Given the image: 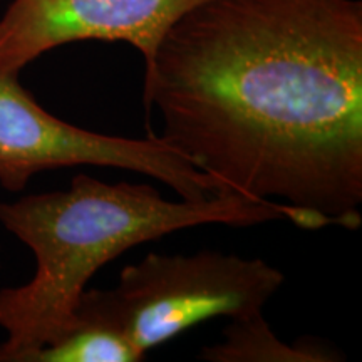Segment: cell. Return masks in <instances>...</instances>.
Wrapping results in <instances>:
<instances>
[{
	"mask_svg": "<svg viewBox=\"0 0 362 362\" xmlns=\"http://www.w3.org/2000/svg\"><path fill=\"white\" fill-rule=\"evenodd\" d=\"M144 356L117 330L76 315L64 334L25 352L17 362H139Z\"/></svg>",
	"mask_w": 362,
	"mask_h": 362,
	"instance_id": "7",
	"label": "cell"
},
{
	"mask_svg": "<svg viewBox=\"0 0 362 362\" xmlns=\"http://www.w3.org/2000/svg\"><path fill=\"white\" fill-rule=\"evenodd\" d=\"M0 74V185L21 192L39 171L106 166L136 171L173 188L181 200L198 202L225 192L160 136L146 139L107 136L78 128L44 111L19 81Z\"/></svg>",
	"mask_w": 362,
	"mask_h": 362,
	"instance_id": "4",
	"label": "cell"
},
{
	"mask_svg": "<svg viewBox=\"0 0 362 362\" xmlns=\"http://www.w3.org/2000/svg\"><path fill=\"white\" fill-rule=\"evenodd\" d=\"M143 101L225 192L361 226V0H205L144 64Z\"/></svg>",
	"mask_w": 362,
	"mask_h": 362,
	"instance_id": "1",
	"label": "cell"
},
{
	"mask_svg": "<svg viewBox=\"0 0 362 362\" xmlns=\"http://www.w3.org/2000/svg\"><path fill=\"white\" fill-rule=\"evenodd\" d=\"M284 282L282 272L262 259L148 253L121 270L116 287L86 288L76 315L117 330L146 354L205 320L259 314Z\"/></svg>",
	"mask_w": 362,
	"mask_h": 362,
	"instance_id": "3",
	"label": "cell"
},
{
	"mask_svg": "<svg viewBox=\"0 0 362 362\" xmlns=\"http://www.w3.org/2000/svg\"><path fill=\"white\" fill-rule=\"evenodd\" d=\"M291 220L302 228L330 225L325 216L287 203L220 192L206 200L171 202L144 183H106L76 175L69 189L0 202V223L30 248L33 280L0 291V362H17L64 334L93 275L144 242L198 225L248 226Z\"/></svg>",
	"mask_w": 362,
	"mask_h": 362,
	"instance_id": "2",
	"label": "cell"
},
{
	"mask_svg": "<svg viewBox=\"0 0 362 362\" xmlns=\"http://www.w3.org/2000/svg\"><path fill=\"white\" fill-rule=\"evenodd\" d=\"M205 0H12L0 17V74L71 42H124L148 64L170 30Z\"/></svg>",
	"mask_w": 362,
	"mask_h": 362,
	"instance_id": "5",
	"label": "cell"
},
{
	"mask_svg": "<svg viewBox=\"0 0 362 362\" xmlns=\"http://www.w3.org/2000/svg\"><path fill=\"white\" fill-rule=\"evenodd\" d=\"M200 359L210 362H334L342 361L337 351L315 339L284 342L275 336L262 312L232 319L223 341L205 347Z\"/></svg>",
	"mask_w": 362,
	"mask_h": 362,
	"instance_id": "6",
	"label": "cell"
}]
</instances>
